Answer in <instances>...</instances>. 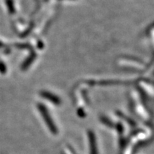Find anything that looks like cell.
Masks as SVG:
<instances>
[{"instance_id": "1", "label": "cell", "mask_w": 154, "mask_h": 154, "mask_svg": "<svg viewBox=\"0 0 154 154\" xmlns=\"http://www.w3.org/2000/svg\"><path fill=\"white\" fill-rule=\"evenodd\" d=\"M2 45V44H1V43H0V46H1Z\"/></svg>"}]
</instances>
